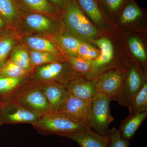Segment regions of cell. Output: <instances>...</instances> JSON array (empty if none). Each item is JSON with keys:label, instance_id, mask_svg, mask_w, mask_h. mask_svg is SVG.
<instances>
[{"label": "cell", "instance_id": "obj_29", "mask_svg": "<svg viewBox=\"0 0 147 147\" xmlns=\"http://www.w3.org/2000/svg\"><path fill=\"white\" fill-rule=\"evenodd\" d=\"M108 137L109 147H129V141L123 138L118 129L115 127L110 129Z\"/></svg>", "mask_w": 147, "mask_h": 147}, {"label": "cell", "instance_id": "obj_15", "mask_svg": "<svg viewBox=\"0 0 147 147\" xmlns=\"http://www.w3.org/2000/svg\"><path fill=\"white\" fill-rule=\"evenodd\" d=\"M19 3L26 9L34 13L48 16H54L59 12V9L49 0H18Z\"/></svg>", "mask_w": 147, "mask_h": 147}, {"label": "cell", "instance_id": "obj_4", "mask_svg": "<svg viewBox=\"0 0 147 147\" xmlns=\"http://www.w3.org/2000/svg\"><path fill=\"white\" fill-rule=\"evenodd\" d=\"M67 26L76 36L85 39H92L97 36L96 28L87 18L75 0H69L64 10Z\"/></svg>", "mask_w": 147, "mask_h": 147}, {"label": "cell", "instance_id": "obj_32", "mask_svg": "<svg viewBox=\"0 0 147 147\" xmlns=\"http://www.w3.org/2000/svg\"><path fill=\"white\" fill-rule=\"evenodd\" d=\"M92 46L88 43L82 41L78 49V57L87 60V56Z\"/></svg>", "mask_w": 147, "mask_h": 147}, {"label": "cell", "instance_id": "obj_24", "mask_svg": "<svg viewBox=\"0 0 147 147\" xmlns=\"http://www.w3.org/2000/svg\"><path fill=\"white\" fill-rule=\"evenodd\" d=\"M30 75L26 70L11 60L6 63L0 69V76L13 78L28 77Z\"/></svg>", "mask_w": 147, "mask_h": 147}, {"label": "cell", "instance_id": "obj_23", "mask_svg": "<svg viewBox=\"0 0 147 147\" xmlns=\"http://www.w3.org/2000/svg\"><path fill=\"white\" fill-rule=\"evenodd\" d=\"M19 11L14 0H0V16L9 22L18 17Z\"/></svg>", "mask_w": 147, "mask_h": 147}, {"label": "cell", "instance_id": "obj_35", "mask_svg": "<svg viewBox=\"0 0 147 147\" xmlns=\"http://www.w3.org/2000/svg\"><path fill=\"white\" fill-rule=\"evenodd\" d=\"M98 2H100V0H96Z\"/></svg>", "mask_w": 147, "mask_h": 147}, {"label": "cell", "instance_id": "obj_21", "mask_svg": "<svg viewBox=\"0 0 147 147\" xmlns=\"http://www.w3.org/2000/svg\"><path fill=\"white\" fill-rule=\"evenodd\" d=\"M56 40L69 57H78V49L82 41L81 40L69 35L61 36Z\"/></svg>", "mask_w": 147, "mask_h": 147}, {"label": "cell", "instance_id": "obj_28", "mask_svg": "<svg viewBox=\"0 0 147 147\" xmlns=\"http://www.w3.org/2000/svg\"><path fill=\"white\" fill-rule=\"evenodd\" d=\"M129 46L135 58L142 63L146 60L147 56L144 47L141 40L135 37H131L128 40Z\"/></svg>", "mask_w": 147, "mask_h": 147}, {"label": "cell", "instance_id": "obj_25", "mask_svg": "<svg viewBox=\"0 0 147 147\" xmlns=\"http://www.w3.org/2000/svg\"><path fill=\"white\" fill-rule=\"evenodd\" d=\"M30 57L32 65L34 67L55 62L60 61L59 58L53 54L35 50L31 52Z\"/></svg>", "mask_w": 147, "mask_h": 147}, {"label": "cell", "instance_id": "obj_1", "mask_svg": "<svg viewBox=\"0 0 147 147\" xmlns=\"http://www.w3.org/2000/svg\"><path fill=\"white\" fill-rule=\"evenodd\" d=\"M32 125L40 134L63 137L77 134L87 129L60 112L53 110L41 114L38 120Z\"/></svg>", "mask_w": 147, "mask_h": 147}, {"label": "cell", "instance_id": "obj_22", "mask_svg": "<svg viewBox=\"0 0 147 147\" xmlns=\"http://www.w3.org/2000/svg\"><path fill=\"white\" fill-rule=\"evenodd\" d=\"M141 9L134 2L127 3L123 9L120 17L121 24H127L136 21L142 16Z\"/></svg>", "mask_w": 147, "mask_h": 147}, {"label": "cell", "instance_id": "obj_18", "mask_svg": "<svg viewBox=\"0 0 147 147\" xmlns=\"http://www.w3.org/2000/svg\"><path fill=\"white\" fill-rule=\"evenodd\" d=\"M28 77L13 78L0 76V97L3 102L8 100L20 85L28 79Z\"/></svg>", "mask_w": 147, "mask_h": 147}, {"label": "cell", "instance_id": "obj_14", "mask_svg": "<svg viewBox=\"0 0 147 147\" xmlns=\"http://www.w3.org/2000/svg\"><path fill=\"white\" fill-rule=\"evenodd\" d=\"M147 117V111H141L129 115L121 122L118 130L124 139L129 141Z\"/></svg>", "mask_w": 147, "mask_h": 147}, {"label": "cell", "instance_id": "obj_30", "mask_svg": "<svg viewBox=\"0 0 147 147\" xmlns=\"http://www.w3.org/2000/svg\"><path fill=\"white\" fill-rule=\"evenodd\" d=\"M13 40L11 37H6L0 40V65L2 64L9 53Z\"/></svg>", "mask_w": 147, "mask_h": 147}, {"label": "cell", "instance_id": "obj_16", "mask_svg": "<svg viewBox=\"0 0 147 147\" xmlns=\"http://www.w3.org/2000/svg\"><path fill=\"white\" fill-rule=\"evenodd\" d=\"M25 22L30 28L38 32L50 31L55 27L53 21L48 16L38 13L28 14L25 18Z\"/></svg>", "mask_w": 147, "mask_h": 147}, {"label": "cell", "instance_id": "obj_26", "mask_svg": "<svg viewBox=\"0 0 147 147\" xmlns=\"http://www.w3.org/2000/svg\"><path fill=\"white\" fill-rule=\"evenodd\" d=\"M68 64L74 71L85 76L91 72L92 61L79 57H69Z\"/></svg>", "mask_w": 147, "mask_h": 147}, {"label": "cell", "instance_id": "obj_3", "mask_svg": "<svg viewBox=\"0 0 147 147\" xmlns=\"http://www.w3.org/2000/svg\"><path fill=\"white\" fill-rule=\"evenodd\" d=\"M30 75L31 80L37 84L56 82L66 86L71 80L82 75L68 63L57 61L37 67Z\"/></svg>", "mask_w": 147, "mask_h": 147}, {"label": "cell", "instance_id": "obj_9", "mask_svg": "<svg viewBox=\"0 0 147 147\" xmlns=\"http://www.w3.org/2000/svg\"><path fill=\"white\" fill-rule=\"evenodd\" d=\"M2 108V117L6 123L32 124L38 120L41 115L12 100L3 102Z\"/></svg>", "mask_w": 147, "mask_h": 147}, {"label": "cell", "instance_id": "obj_8", "mask_svg": "<svg viewBox=\"0 0 147 147\" xmlns=\"http://www.w3.org/2000/svg\"><path fill=\"white\" fill-rule=\"evenodd\" d=\"M146 81L142 70L134 66L129 69L116 100L119 105L128 108L132 98Z\"/></svg>", "mask_w": 147, "mask_h": 147}, {"label": "cell", "instance_id": "obj_17", "mask_svg": "<svg viewBox=\"0 0 147 147\" xmlns=\"http://www.w3.org/2000/svg\"><path fill=\"white\" fill-rule=\"evenodd\" d=\"M26 42L29 47L35 51L50 53L56 56L60 53L57 44L52 40L37 36L26 38Z\"/></svg>", "mask_w": 147, "mask_h": 147}, {"label": "cell", "instance_id": "obj_11", "mask_svg": "<svg viewBox=\"0 0 147 147\" xmlns=\"http://www.w3.org/2000/svg\"><path fill=\"white\" fill-rule=\"evenodd\" d=\"M66 87L69 94L82 100L92 101L98 93L94 79L83 75L71 80Z\"/></svg>", "mask_w": 147, "mask_h": 147}, {"label": "cell", "instance_id": "obj_12", "mask_svg": "<svg viewBox=\"0 0 147 147\" xmlns=\"http://www.w3.org/2000/svg\"><path fill=\"white\" fill-rule=\"evenodd\" d=\"M38 84L53 111H57L69 96L65 86L59 83L48 82Z\"/></svg>", "mask_w": 147, "mask_h": 147}, {"label": "cell", "instance_id": "obj_33", "mask_svg": "<svg viewBox=\"0 0 147 147\" xmlns=\"http://www.w3.org/2000/svg\"><path fill=\"white\" fill-rule=\"evenodd\" d=\"M53 5L56 6L59 9L63 10L65 9L69 0H49Z\"/></svg>", "mask_w": 147, "mask_h": 147}, {"label": "cell", "instance_id": "obj_2", "mask_svg": "<svg viewBox=\"0 0 147 147\" xmlns=\"http://www.w3.org/2000/svg\"><path fill=\"white\" fill-rule=\"evenodd\" d=\"M8 100L15 101L40 114L52 110L39 85L28 79L19 86Z\"/></svg>", "mask_w": 147, "mask_h": 147}, {"label": "cell", "instance_id": "obj_31", "mask_svg": "<svg viewBox=\"0 0 147 147\" xmlns=\"http://www.w3.org/2000/svg\"><path fill=\"white\" fill-rule=\"evenodd\" d=\"M126 0H100L105 8L110 12L115 13L123 6Z\"/></svg>", "mask_w": 147, "mask_h": 147}, {"label": "cell", "instance_id": "obj_34", "mask_svg": "<svg viewBox=\"0 0 147 147\" xmlns=\"http://www.w3.org/2000/svg\"><path fill=\"white\" fill-rule=\"evenodd\" d=\"M4 26V21L0 16V28H2Z\"/></svg>", "mask_w": 147, "mask_h": 147}, {"label": "cell", "instance_id": "obj_10", "mask_svg": "<svg viewBox=\"0 0 147 147\" xmlns=\"http://www.w3.org/2000/svg\"><path fill=\"white\" fill-rule=\"evenodd\" d=\"M92 41L100 49V55L96 59L91 61L92 69L88 75L84 76L89 79H93L102 71L105 67L110 65L113 59L114 49L112 42L106 38H102L97 40H92Z\"/></svg>", "mask_w": 147, "mask_h": 147}, {"label": "cell", "instance_id": "obj_6", "mask_svg": "<svg viewBox=\"0 0 147 147\" xmlns=\"http://www.w3.org/2000/svg\"><path fill=\"white\" fill-rule=\"evenodd\" d=\"M128 69L115 68L105 70L94 78L98 92L103 94L111 100H117L118 95Z\"/></svg>", "mask_w": 147, "mask_h": 147}, {"label": "cell", "instance_id": "obj_7", "mask_svg": "<svg viewBox=\"0 0 147 147\" xmlns=\"http://www.w3.org/2000/svg\"><path fill=\"white\" fill-rule=\"evenodd\" d=\"M92 101L82 100L69 94L57 111L86 128H90Z\"/></svg>", "mask_w": 147, "mask_h": 147}, {"label": "cell", "instance_id": "obj_13", "mask_svg": "<svg viewBox=\"0 0 147 147\" xmlns=\"http://www.w3.org/2000/svg\"><path fill=\"white\" fill-rule=\"evenodd\" d=\"M66 138L76 142L79 147H109V137L99 135L91 129L87 128L77 134L67 135Z\"/></svg>", "mask_w": 147, "mask_h": 147}, {"label": "cell", "instance_id": "obj_19", "mask_svg": "<svg viewBox=\"0 0 147 147\" xmlns=\"http://www.w3.org/2000/svg\"><path fill=\"white\" fill-rule=\"evenodd\" d=\"M80 8L95 24L103 22V16L96 0H75Z\"/></svg>", "mask_w": 147, "mask_h": 147}, {"label": "cell", "instance_id": "obj_20", "mask_svg": "<svg viewBox=\"0 0 147 147\" xmlns=\"http://www.w3.org/2000/svg\"><path fill=\"white\" fill-rule=\"evenodd\" d=\"M127 108L129 111V115L141 111H147V81L134 95Z\"/></svg>", "mask_w": 147, "mask_h": 147}, {"label": "cell", "instance_id": "obj_27", "mask_svg": "<svg viewBox=\"0 0 147 147\" xmlns=\"http://www.w3.org/2000/svg\"><path fill=\"white\" fill-rule=\"evenodd\" d=\"M11 61L30 74L34 69L32 65L30 56L26 50L22 49L16 50L12 55Z\"/></svg>", "mask_w": 147, "mask_h": 147}, {"label": "cell", "instance_id": "obj_5", "mask_svg": "<svg viewBox=\"0 0 147 147\" xmlns=\"http://www.w3.org/2000/svg\"><path fill=\"white\" fill-rule=\"evenodd\" d=\"M111 98L98 92L92 101L90 129L104 137H108L110 123L114 119L110 112Z\"/></svg>", "mask_w": 147, "mask_h": 147}]
</instances>
